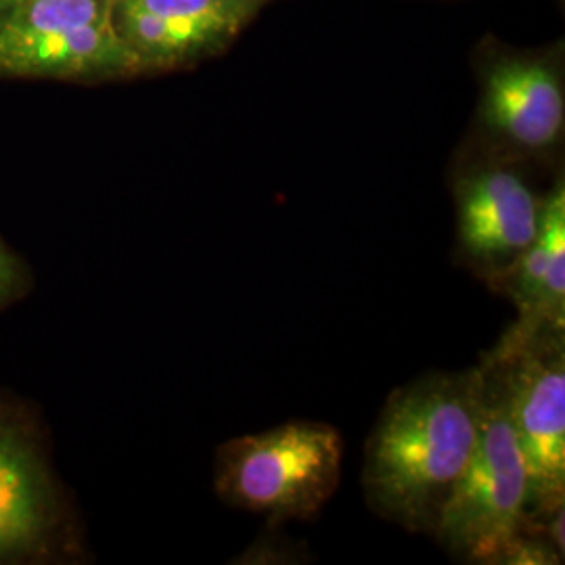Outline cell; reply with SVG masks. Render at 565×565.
I'll return each mask as SVG.
<instances>
[{
  "mask_svg": "<svg viewBox=\"0 0 565 565\" xmlns=\"http://www.w3.org/2000/svg\"><path fill=\"white\" fill-rule=\"evenodd\" d=\"M114 20L139 67L174 65L198 57L237 34L218 23L166 18L124 0L114 2Z\"/></svg>",
  "mask_w": 565,
  "mask_h": 565,
  "instance_id": "30bf717a",
  "label": "cell"
},
{
  "mask_svg": "<svg viewBox=\"0 0 565 565\" xmlns=\"http://www.w3.org/2000/svg\"><path fill=\"white\" fill-rule=\"evenodd\" d=\"M505 392L522 448L530 511L546 515L565 505V329L505 335L482 359Z\"/></svg>",
  "mask_w": 565,
  "mask_h": 565,
  "instance_id": "277c9868",
  "label": "cell"
},
{
  "mask_svg": "<svg viewBox=\"0 0 565 565\" xmlns=\"http://www.w3.org/2000/svg\"><path fill=\"white\" fill-rule=\"evenodd\" d=\"M480 366L484 371L480 438L431 536L459 562L499 565L509 545L524 532L530 484L503 385L490 366Z\"/></svg>",
  "mask_w": 565,
  "mask_h": 565,
  "instance_id": "3957f363",
  "label": "cell"
},
{
  "mask_svg": "<svg viewBox=\"0 0 565 565\" xmlns=\"http://www.w3.org/2000/svg\"><path fill=\"white\" fill-rule=\"evenodd\" d=\"M482 366L429 373L390 394L364 446V499L373 513L434 534L480 438Z\"/></svg>",
  "mask_w": 565,
  "mask_h": 565,
  "instance_id": "6da1fadb",
  "label": "cell"
},
{
  "mask_svg": "<svg viewBox=\"0 0 565 565\" xmlns=\"http://www.w3.org/2000/svg\"><path fill=\"white\" fill-rule=\"evenodd\" d=\"M457 249L476 275L494 281L536 239L543 200L507 168H482L455 186Z\"/></svg>",
  "mask_w": 565,
  "mask_h": 565,
  "instance_id": "5b68a950",
  "label": "cell"
},
{
  "mask_svg": "<svg viewBox=\"0 0 565 565\" xmlns=\"http://www.w3.org/2000/svg\"><path fill=\"white\" fill-rule=\"evenodd\" d=\"M482 120L518 149L545 151L564 135V86L541 61H503L486 76Z\"/></svg>",
  "mask_w": 565,
  "mask_h": 565,
  "instance_id": "8992f818",
  "label": "cell"
},
{
  "mask_svg": "<svg viewBox=\"0 0 565 565\" xmlns=\"http://www.w3.org/2000/svg\"><path fill=\"white\" fill-rule=\"evenodd\" d=\"M23 0H0V13H4L7 9H11V7H15V4H20Z\"/></svg>",
  "mask_w": 565,
  "mask_h": 565,
  "instance_id": "5bb4252c",
  "label": "cell"
},
{
  "mask_svg": "<svg viewBox=\"0 0 565 565\" xmlns=\"http://www.w3.org/2000/svg\"><path fill=\"white\" fill-rule=\"evenodd\" d=\"M23 285L20 260L0 243V306L13 300Z\"/></svg>",
  "mask_w": 565,
  "mask_h": 565,
  "instance_id": "4fadbf2b",
  "label": "cell"
},
{
  "mask_svg": "<svg viewBox=\"0 0 565 565\" xmlns=\"http://www.w3.org/2000/svg\"><path fill=\"white\" fill-rule=\"evenodd\" d=\"M343 438L323 422H285L218 446L214 490L233 509L279 524L312 520L342 482Z\"/></svg>",
  "mask_w": 565,
  "mask_h": 565,
  "instance_id": "7a4b0ae2",
  "label": "cell"
},
{
  "mask_svg": "<svg viewBox=\"0 0 565 565\" xmlns=\"http://www.w3.org/2000/svg\"><path fill=\"white\" fill-rule=\"evenodd\" d=\"M488 285L507 296L518 310V321L507 329L509 333L565 329L564 182H557L543 198V223L536 239Z\"/></svg>",
  "mask_w": 565,
  "mask_h": 565,
  "instance_id": "52a82bcc",
  "label": "cell"
},
{
  "mask_svg": "<svg viewBox=\"0 0 565 565\" xmlns=\"http://www.w3.org/2000/svg\"><path fill=\"white\" fill-rule=\"evenodd\" d=\"M145 11L181 18V20L207 21L218 23L233 32H239L266 0H124Z\"/></svg>",
  "mask_w": 565,
  "mask_h": 565,
  "instance_id": "7c38bea8",
  "label": "cell"
},
{
  "mask_svg": "<svg viewBox=\"0 0 565 565\" xmlns=\"http://www.w3.org/2000/svg\"><path fill=\"white\" fill-rule=\"evenodd\" d=\"M116 0H23L0 13V49L114 15Z\"/></svg>",
  "mask_w": 565,
  "mask_h": 565,
  "instance_id": "8fae6325",
  "label": "cell"
},
{
  "mask_svg": "<svg viewBox=\"0 0 565 565\" xmlns=\"http://www.w3.org/2000/svg\"><path fill=\"white\" fill-rule=\"evenodd\" d=\"M139 70L114 15L36 41L0 49V72L15 76H105Z\"/></svg>",
  "mask_w": 565,
  "mask_h": 565,
  "instance_id": "9c48e42d",
  "label": "cell"
},
{
  "mask_svg": "<svg viewBox=\"0 0 565 565\" xmlns=\"http://www.w3.org/2000/svg\"><path fill=\"white\" fill-rule=\"evenodd\" d=\"M55 494L39 450L0 419V562L34 555L55 520Z\"/></svg>",
  "mask_w": 565,
  "mask_h": 565,
  "instance_id": "ba28073f",
  "label": "cell"
}]
</instances>
